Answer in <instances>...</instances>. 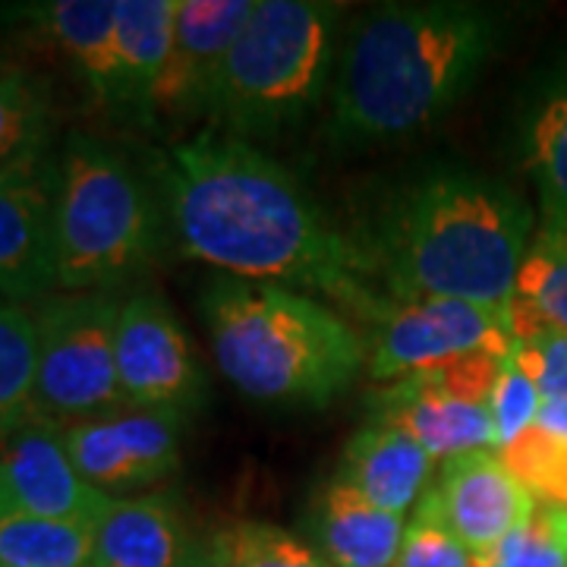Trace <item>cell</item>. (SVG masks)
<instances>
[{"instance_id": "obj_1", "label": "cell", "mask_w": 567, "mask_h": 567, "mask_svg": "<svg viewBox=\"0 0 567 567\" xmlns=\"http://www.w3.org/2000/svg\"><path fill=\"white\" fill-rule=\"evenodd\" d=\"M158 181L174 237L189 259L227 278L322 297L372 328L394 306L369 249L328 221L256 142L218 126L196 133L158 158Z\"/></svg>"}, {"instance_id": "obj_2", "label": "cell", "mask_w": 567, "mask_h": 567, "mask_svg": "<svg viewBox=\"0 0 567 567\" xmlns=\"http://www.w3.org/2000/svg\"><path fill=\"white\" fill-rule=\"evenodd\" d=\"M495 44L498 22L473 3L375 7L338 54L328 136L347 148L416 136L464 99Z\"/></svg>"}, {"instance_id": "obj_3", "label": "cell", "mask_w": 567, "mask_h": 567, "mask_svg": "<svg viewBox=\"0 0 567 567\" xmlns=\"http://www.w3.org/2000/svg\"><path fill=\"white\" fill-rule=\"evenodd\" d=\"M360 244L391 300L445 297L511 316L533 215L505 183L442 171L398 189Z\"/></svg>"}, {"instance_id": "obj_4", "label": "cell", "mask_w": 567, "mask_h": 567, "mask_svg": "<svg viewBox=\"0 0 567 567\" xmlns=\"http://www.w3.org/2000/svg\"><path fill=\"white\" fill-rule=\"evenodd\" d=\"M199 306L221 375L252 401L324 406L365 369V334L309 293L218 275Z\"/></svg>"}, {"instance_id": "obj_5", "label": "cell", "mask_w": 567, "mask_h": 567, "mask_svg": "<svg viewBox=\"0 0 567 567\" xmlns=\"http://www.w3.org/2000/svg\"><path fill=\"white\" fill-rule=\"evenodd\" d=\"M341 3L256 0L224 63L215 121L237 140L275 136L322 102L344 20Z\"/></svg>"}, {"instance_id": "obj_6", "label": "cell", "mask_w": 567, "mask_h": 567, "mask_svg": "<svg viewBox=\"0 0 567 567\" xmlns=\"http://www.w3.org/2000/svg\"><path fill=\"white\" fill-rule=\"evenodd\" d=\"M58 290H117L152 262L158 212L148 183L107 142L73 133L58 155Z\"/></svg>"}, {"instance_id": "obj_7", "label": "cell", "mask_w": 567, "mask_h": 567, "mask_svg": "<svg viewBox=\"0 0 567 567\" xmlns=\"http://www.w3.org/2000/svg\"><path fill=\"white\" fill-rule=\"evenodd\" d=\"M123 297L111 290H58L32 306L39 334V420L76 425L123 410L117 382V319Z\"/></svg>"}, {"instance_id": "obj_8", "label": "cell", "mask_w": 567, "mask_h": 567, "mask_svg": "<svg viewBox=\"0 0 567 567\" xmlns=\"http://www.w3.org/2000/svg\"><path fill=\"white\" fill-rule=\"evenodd\" d=\"M505 360L480 353L435 372L388 382L372 401V420L398 425L439 464L473 451H498L492 391Z\"/></svg>"}, {"instance_id": "obj_9", "label": "cell", "mask_w": 567, "mask_h": 567, "mask_svg": "<svg viewBox=\"0 0 567 567\" xmlns=\"http://www.w3.org/2000/svg\"><path fill=\"white\" fill-rule=\"evenodd\" d=\"M365 350L369 379L388 385L480 353L511 357L514 328L505 312L464 300H394L385 319L369 331Z\"/></svg>"}, {"instance_id": "obj_10", "label": "cell", "mask_w": 567, "mask_h": 567, "mask_svg": "<svg viewBox=\"0 0 567 567\" xmlns=\"http://www.w3.org/2000/svg\"><path fill=\"white\" fill-rule=\"evenodd\" d=\"M117 382L123 406L183 416L203 398V363L158 293L123 297L117 319Z\"/></svg>"}, {"instance_id": "obj_11", "label": "cell", "mask_w": 567, "mask_h": 567, "mask_svg": "<svg viewBox=\"0 0 567 567\" xmlns=\"http://www.w3.org/2000/svg\"><path fill=\"white\" fill-rule=\"evenodd\" d=\"M63 442L89 486L107 498H136L181 470V416L158 410L107 413L66 425Z\"/></svg>"}, {"instance_id": "obj_12", "label": "cell", "mask_w": 567, "mask_h": 567, "mask_svg": "<svg viewBox=\"0 0 567 567\" xmlns=\"http://www.w3.org/2000/svg\"><path fill=\"white\" fill-rule=\"evenodd\" d=\"M58 158L48 148L0 174V300L39 306L58 293Z\"/></svg>"}, {"instance_id": "obj_13", "label": "cell", "mask_w": 567, "mask_h": 567, "mask_svg": "<svg viewBox=\"0 0 567 567\" xmlns=\"http://www.w3.org/2000/svg\"><path fill=\"white\" fill-rule=\"evenodd\" d=\"M111 502L76 470L63 425L32 420L0 445V514L95 527Z\"/></svg>"}, {"instance_id": "obj_14", "label": "cell", "mask_w": 567, "mask_h": 567, "mask_svg": "<svg viewBox=\"0 0 567 567\" xmlns=\"http://www.w3.org/2000/svg\"><path fill=\"white\" fill-rule=\"evenodd\" d=\"M256 0H181L174 44L155 92L152 121L212 117L224 63L237 44Z\"/></svg>"}, {"instance_id": "obj_15", "label": "cell", "mask_w": 567, "mask_h": 567, "mask_svg": "<svg viewBox=\"0 0 567 567\" xmlns=\"http://www.w3.org/2000/svg\"><path fill=\"white\" fill-rule=\"evenodd\" d=\"M435 473L439 476L423 502L476 555V561H488L536 502L498 451L451 457Z\"/></svg>"}, {"instance_id": "obj_16", "label": "cell", "mask_w": 567, "mask_h": 567, "mask_svg": "<svg viewBox=\"0 0 567 567\" xmlns=\"http://www.w3.org/2000/svg\"><path fill=\"white\" fill-rule=\"evenodd\" d=\"M218 539L203 543L177 495L114 498L95 524V567H215Z\"/></svg>"}, {"instance_id": "obj_17", "label": "cell", "mask_w": 567, "mask_h": 567, "mask_svg": "<svg viewBox=\"0 0 567 567\" xmlns=\"http://www.w3.org/2000/svg\"><path fill=\"white\" fill-rule=\"evenodd\" d=\"M435 470L439 461L416 439L398 425L369 420L350 439L334 480L363 492L372 505L406 517L423 502Z\"/></svg>"}, {"instance_id": "obj_18", "label": "cell", "mask_w": 567, "mask_h": 567, "mask_svg": "<svg viewBox=\"0 0 567 567\" xmlns=\"http://www.w3.org/2000/svg\"><path fill=\"white\" fill-rule=\"evenodd\" d=\"M406 517L372 505L363 492L331 480L316 507V543L331 567H394Z\"/></svg>"}, {"instance_id": "obj_19", "label": "cell", "mask_w": 567, "mask_h": 567, "mask_svg": "<svg viewBox=\"0 0 567 567\" xmlns=\"http://www.w3.org/2000/svg\"><path fill=\"white\" fill-rule=\"evenodd\" d=\"M181 0H114L117 22V107L152 123L155 92L174 44Z\"/></svg>"}, {"instance_id": "obj_20", "label": "cell", "mask_w": 567, "mask_h": 567, "mask_svg": "<svg viewBox=\"0 0 567 567\" xmlns=\"http://www.w3.org/2000/svg\"><path fill=\"white\" fill-rule=\"evenodd\" d=\"M25 17L76 66L99 102L117 99V22L114 0H48L25 7Z\"/></svg>"}, {"instance_id": "obj_21", "label": "cell", "mask_w": 567, "mask_h": 567, "mask_svg": "<svg viewBox=\"0 0 567 567\" xmlns=\"http://www.w3.org/2000/svg\"><path fill=\"white\" fill-rule=\"evenodd\" d=\"M527 152L539 186V234L567 237V80L536 107Z\"/></svg>"}, {"instance_id": "obj_22", "label": "cell", "mask_w": 567, "mask_h": 567, "mask_svg": "<svg viewBox=\"0 0 567 567\" xmlns=\"http://www.w3.org/2000/svg\"><path fill=\"white\" fill-rule=\"evenodd\" d=\"M35 369L39 334L32 309L0 300V445L39 420Z\"/></svg>"}, {"instance_id": "obj_23", "label": "cell", "mask_w": 567, "mask_h": 567, "mask_svg": "<svg viewBox=\"0 0 567 567\" xmlns=\"http://www.w3.org/2000/svg\"><path fill=\"white\" fill-rule=\"evenodd\" d=\"M0 567H95V527L0 514Z\"/></svg>"}, {"instance_id": "obj_24", "label": "cell", "mask_w": 567, "mask_h": 567, "mask_svg": "<svg viewBox=\"0 0 567 567\" xmlns=\"http://www.w3.org/2000/svg\"><path fill=\"white\" fill-rule=\"evenodd\" d=\"M511 319L567 331V237L536 234L517 275Z\"/></svg>"}, {"instance_id": "obj_25", "label": "cell", "mask_w": 567, "mask_h": 567, "mask_svg": "<svg viewBox=\"0 0 567 567\" xmlns=\"http://www.w3.org/2000/svg\"><path fill=\"white\" fill-rule=\"evenodd\" d=\"M51 107L44 89L22 70L0 73V174L48 148Z\"/></svg>"}, {"instance_id": "obj_26", "label": "cell", "mask_w": 567, "mask_h": 567, "mask_svg": "<svg viewBox=\"0 0 567 567\" xmlns=\"http://www.w3.org/2000/svg\"><path fill=\"white\" fill-rule=\"evenodd\" d=\"M218 567H331L316 546L271 524H240L218 536Z\"/></svg>"}, {"instance_id": "obj_27", "label": "cell", "mask_w": 567, "mask_h": 567, "mask_svg": "<svg viewBox=\"0 0 567 567\" xmlns=\"http://www.w3.org/2000/svg\"><path fill=\"white\" fill-rule=\"evenodd\" d=\"M498 454L533 498L567 507V439L551 435L543 425H529Z\"/></svg>"}, {"instance_id": "obj_28", "label": "cell", "mask_w": 567, "mask_h": 567, "mask_svg": "<svg viewBox=\"0 0 567 567\" xmlns=\"http://www.w3.org/2000/svg\"><path fill=\"white\" fill-rule=\"evenodd\" d=\"M488 561L495 567H567V507L536 498Z\"/></svg>"}, {"instance_id": "obj_29", "label": "cell", "mask_w": 567, "mask_h": 567, "mask_svg": "<svg viewBox=\"0 0 567 567\" xmlns=\"http://www.w3.org/2000/svg\"><path fill=\"white\" fill-rule=\"evenodd\" d=\"M514 360L548 401H567V331L551 324L511 319Z\"/></svg>"}, {"instance_id": "obj_30", "label": "cell", "mask_w": 567, "mask_h": 567, "mask_svg": "<svg viewBox=\"0 0 567 567\" xmlns=\"http://www.w3.org/2000/svg\"><path fill=\"white\" fill-rule=\"evenodd\" d=\"M394 567H480V561L442 524V517L425 502H420L406 520L404 546Z\"/></svg>"}, {"instance_id": "obj_31", "label": "cell", "mask_w": 567, "mask_h": 567, "mask_svg": "<svg viewBox=\"0 0 567 567\" xmlns=\"http://www.w3.org/2000/svg\"><path fill=\"white\" fill-rule=\"evenodd\" d=\"M539 406H543V391L511 353L498 372L495 391H492V420H495V432H498V451L517 442L529 425H536Z\"/></svg>"}, {"instance_id": "obj_32", "label": "cell", "mask_w": 567, "mask_h": 567, "mask_svg": "<svg viewBox=\"0 0 567 567\" xmlns=\"http://www.w3.org/2000/svg\"><path fill=\"white\" fill-rule=\"evenodd\" d=\"M536 425H543V429L551 432V435H561V439H567V401H548V398H543Z\"/></svg>"}, {"instance_id": "obj_33", "label": "cell", "mask_w": 567, "mask_h": 567, "mask_svg": "<svg viewBox=\"0 0 567 567\" xmlns=\"http://www.w3.org/2000/svg\"><path fill=\"white\" fill-rule=\"evenodd\" d=\"M480 567H495L492 561H480Z\"/></svg>"}, {"instance_id": "obj_34", "label": "cell", "mask_w": 567, "mask_h": 567, "mask_svg": "<svg viewBox=\"0 0 567 567\" xmlns=\"http://www.w3.org/2000/svg\"><path fill=\"white\" fill-rule=\"evenodd\" d=\"M3 70H10V66H7V63L0 61V73H3Z\"/></svg>"}, {"instance_id": "obj_35", "label": "cell", "mask_w": 567, "mask_h": 567, "mask_svg": "<svg viewBox=\"0 0 567 567\" xmlns=\"http://www.w3.org/2000/svg\"><path fill=\"white\" fill-rule=\"evenodd\" d=\"M215 539H218V536H215ZM215 567H218V565H215Z\"/></svg>"}]
</instances>
